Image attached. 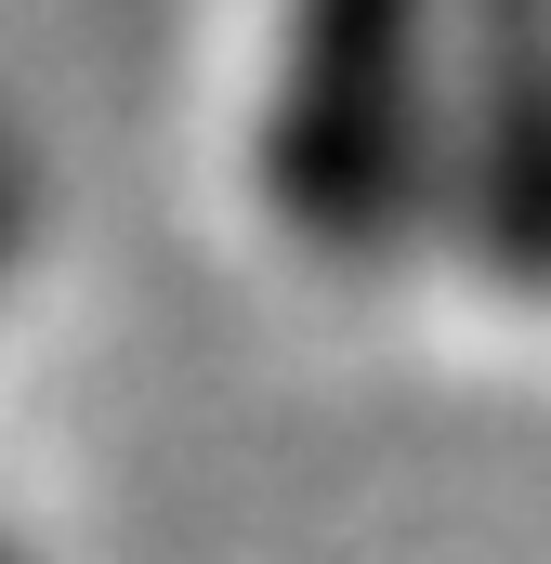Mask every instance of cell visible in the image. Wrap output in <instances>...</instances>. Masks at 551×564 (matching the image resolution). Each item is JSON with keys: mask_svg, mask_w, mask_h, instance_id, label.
<instances>
[{"mask_svg": "<svg viewBox=\"0 0 551 564\" xmlns=\"http://www.w3.org/2000/svg\"><path fill=\"white\" fill-rule=\"evenodd\" d=\"M0 564H13V552H0Z\"/></svg>", "mask_w": 551, "mask_h": 564, "instance_id": "obj_3", "label": "cell"}, {"mask_svg": "<svg viewBox=\"0 0 551 564\" xmlns=\"http://www.w3.org/2000/svg\"><path fill=\"white\" fill-rule=\"evenodd\" d=\"M433 184V0H289V66L263 106L276 224L328 263H381Z\"/></svg>", "mask_w": 551, "mask_h": 564, "instance_id": "obj_1", "label": "cell"}, {"mask_svg": "<svg viewBox=\"0 0 551 564\" xmlns=\"http://www.w3.org/2000/svg\"><path fill=\"white\" fill-rule=\"evenodd\" d=\"M13 237H26V158L0 144V263H13Z\"/></svg>", "mask_w": 551, "mask_h": 564, "instance_id": "obj_2", "label": "cell"}]
</instances>
